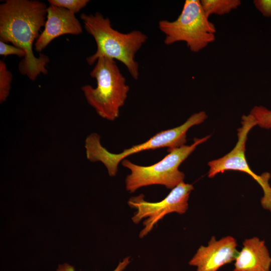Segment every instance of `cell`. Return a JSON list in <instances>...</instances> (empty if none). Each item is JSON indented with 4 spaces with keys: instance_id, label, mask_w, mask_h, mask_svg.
<instances>
[{
    "instance_id": "cell-1",
    "label": "cell",
    "mask_w": 271,
    "mask_h": 271,
    "mask_svg": "<svg viewBox=\"0 0 271 271\" xmlns=\"http://www.w3.org/2000/svg\"><path fill=\"white\" fill-rule=\"evenodd\" d=\"M47 8L36 0H7L0 5V39L23 50L26 56L19 64L23 75L34 81L48 73L49 59L46 55H34L33 45L45 25Z\"/></svg>"
},
{
    "instance_id": "cell-2",
    "label": "cell",
    "mask_w": 271,
    "mask_h": 271,
    "mask_svg": "<svg viewBox=\"0 0 271 271\" xmlns=\"http://www.w3.org/2000/svg\"><path fill=\"white\" fill-rule=\"evenodd\" d=\"M86 31L94 39L97 49L86 59L92 65L100 57L117 60L123 63L134 79L139 76V66L135 56L148 39L147 36L139 30L122 33L114 29L109 19L100 13L82 14L80 16Z\"/></svg>"
},
{
    "instance_id": "cell-3",
    "label": "cell",
    "mask_w": 271,
    "mask_h": 271,
    "mask_svg": "<svg viewBox=\"0 0 271 271\" xmlns=\"http://www.w3.org/2000/svg\"><path fill=\"white\" fill-rule=\"evenodd\" d=\"M207 117L203 111L191 115L180 126L157 133L146 142L132 146L116 154L108 151L100 143V136L95 132L88 135L84 147L87 160L92 162L99 161L107 170L110 177L116 176L118 164L125 158L142 151L167 148L171 150L185 145L186 133L191 127L203 122Z\"/></svg>"
},
{
    "instance_id": "cell-4",
    "label": "cell",
    "mask_w": 271,
    "mask_h": 271,
    "mask_svg": "<svg viewBox=\"0 0 271 271\" xmlns=\"http://www.w3.org/2000/svg\"><path fill=\"white\" fill-rule=\"evenodd\" d=\"M90 75L95 79L97 86L81 87L88 103L102 118L113 121L119 115L129 92V86L114 60L100 57Z\"/></svg>"
},
{
    "instance_id": "cell-5",
    "label": "cell",
    "mask_w": 271,
    "mask_h": 271,
    "mask_svg": "<svg viewBox=\"0 0 271 271\" xmlns=\"http://www.w3.org/2000/svg\"><path fill=\"white\" fill-rule=\"evenodd\" d=\"M210 136L201 139H194L191 145L168 150L169 152L160 161L148 166L134 164L127 159L121 165L128 168L130 174L125 179L126 189L133 193L138 189L153 185L165 186L172 189L184 182L185 174L179 167L198 146L207 141Z\"/></svg>"
},
{
    "instance_id": "cell-6",
    "label": "cell",
    "mask_w": 271,
    "mask_h": 271,
    "mask_svg": "<svg viewBox=\"0 0 271 271\" xmlns=\"http://www.w3.org/2000/svg\"><path fill=\"white\" fill-rule=\"evenodd\" d=\"M159 28L165 35L166 45L184 42L195 53L215 40V27L206 16L199 0L185 1L177 19L174 21H160Z\"/></svg>"
},
{
    "instance_id": "cell-7",
    "label": "cell",
    "mask_w": 271,
    "mask_h": 271,
    "mask_svg": "<svg viewBox=\"0 0 271 271\" xmlns=\"http://www.w3.org/2000/svg\"><path fill=\"white\" fill-rule=\"evenodd\" d=\"M193 189L192 185L183 182L159 202L146 201L143 194L130 198L127 201L128 205L137 210L131 218L133 222L138 224L143 219L147 218L143 223L144 228L141 231L139 237L146 236L166 215L173 212L185 213L188 208L189 195Z\"/></svg>"
},
{
    "instance_id": "cell-8",
    "label": "cell",
    "mask_w": 271,
    "mask_h": 271,
    "mask_svg": "<svg viewBox=\"0 0 271 271\" xmlns=\"http://www.w3.org/2000/svg\"><path fill=\"white\" fill-rule=\"evenodd\" d=\"M241 126L237 129V141L233 149L222 157L210 161L208 176L213 178L218 173L232 170L245 173L251 177L261 187L263 191L270 186V174L265 172L261 175L254 173L250 168L245 158V145L250 130L257 125L252 114L242 116Z\"/></svg>"
},
{
    "instance_id": "cell-9",
    "label": "cell",
    "mask_w": 271,
    "mask_h": 271,
    "mask_svg": "<svg viewBox=\"0 0 271 271\" xmlns=\"http://www.w3.org/2000/svg\"><path fill=\"white\" fill-rule=\"evenodd\" d=\"M236 239L227 236L216 240L212 236L207 246L201 245L189 262L196 271H218L222 266L234 261L238 251Z\"/></svg>"
},
{
    "instance_id": "cell-10",
    "label": "cell",
    "mask_w": 271,
    "mask_h": 271,
    "mask_svg": "<svg viewBox=\"0 0 271 271\" xmlns=\"http://www.w3.org/2000/svg\"><path fill=\"white\" fill-rule=\"evenodd\" d=\"M45 28L35 43L40 52L54 39L66 34L78 35L82 33L81 25L75 14L60 7L50 5L47 8Z\"/></svg>"
},
{
    "instance_id": "cell-11",
    "label": "cell",
    "mask_w": 271,
    "mask_h": 271,
    "mask_svg": "<svg viewBox=\"0 0 271 271\" xmlns=\"http://www.w3.org/2000/svg\"><path fill=\"white\" fill-rule=\"evenodd\" d=\"M242 244L233 271H270L271 256L264 240L253 237L244 240Z\"/></svg>"
},
{
    "instance_id": "cell-12",
    "label": "cell",
    "mask_w": 271,
    "mask_h": 271,
    "mask_svg": "<svg viewBox=\"0 0 271 271\" xmlns=\"http://www.w3.org/2000/svg\"><path fill=\"white\" fill-rule=\"evenodd\" d=\"M200 3L208 18L213 14L223 15L229 13L241 5L239 0H202Z\"/></svg>"
},
{
    "instance_id": "cell-13",
    "label": "cell",
    "mask_w": 271,
    "mask_h": 271,
    "mask_svg": "<svg viewBox=\"0 0 271 271\" xmlns=\"http://www.w3.org/2000/svg\"><path fill=\"white\" fill-rule=\"evenodd\" d=\"M12 74L6 63L0 61V103L6 100L9 95L12 81Z\"/></svg>"
},
{
    "instance_id": "cell-14",
    "label": "cell",
    "mask_w": 271,
    "mask_h": 271,
    "mask_svg": "<svg viewBox=\"0 0 271 271\" xmlns=\"http://www.w3.org/2000/svg\"><path fill=\"white\" fill-rule=\"evenodd\" d=\"M90 1L88 0H49L50 5L65 9L75 14L84 8Z\"/></svg>"
},
{
    "instance_id": "cell-15",
    "label": "cell",
    "mask_w": 271,
    "mask_h": 271,
    "mask_svg": "<svg viewBox=\"0 0 271 271\" xmlns=\"http://www.w3.org/2000/svg\"><path fill=\"white\" fill-rule=\"evenodd\" d=\"M250 113L255 117L257 125L262 128H271V110L263 106L254 107Z\"/></svg>"
},
{
    "instance_id": "cell-16",
    "label": "cell",
    "mask_w": 271,
    "mask_h": 271,
    "mask_svg": "<svg viewBox=\"0 0 271 271\" xmlns=\"http://www.w3.org/2000/svg\"><path fill=\"white\" fill-rule=\"evenodd\" d=\"M0 55L6 57L8 55H15L19 57H25L26 53L22 49L15 46L10 45L0 41Z\"/></svg>"
},
{
    "instance_id": "cell-17",
    "label": "cell",
    "mask_w": 271,
    "mask_h": 271,
    "mask_svg": "<svg viewBox=\"0 0 271 271\" xmlns=\"http://www.w3.org/2000/svg\"><path fill=\"white\" fill-rule=\"evenodd\" d=\"M130 263V257H125L112 271H123ZM56 271H76L73 266L65 262L58 265Z\"/></svg>"
},
{
    "instance_id": "cell-18",
    "label": "cell",
    "mask_w": 271,
    "mask_h": 271,
    "mask_svg": "<svg viewBox=\"0 0 271 271\" xmlns=\"http://www.w3.org/2000/svg\"><path fill=\"white\" fill-rule=\"evenodd\" d=\"M253 3L263 16L271 17V0H254Z\"/></svg>"
},
{
    "instance_id": "cell-19",
    "label": "cell",
    "mask_w": 271,
    "mask_h": 271,
    "mask_svg": "<svg viewBox=\"0 0 271 271\" xmlns=\"http://www.w3.org/2000/svg\"><path fill=\"white\" fill-rule=\"evenodd\" d=\"M263 195L260 200L262 208L271 212V186L263 191Z\"/></svg>"
}]
</instances>
